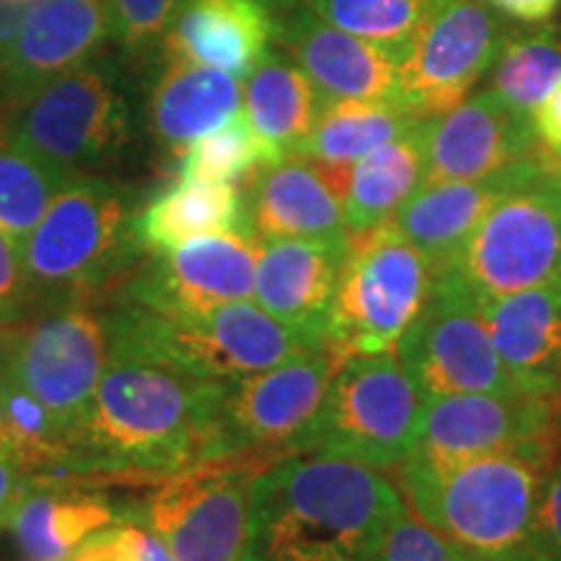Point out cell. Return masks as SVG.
Listing matches in <instances>:
<instances>
[{"mask_svg": "<svg viewBox=\"0 0 561 561\" xmlns=\"http://www.w3.org/2000/svg\"><path fill=\"white\" fill-rule=\"evenodd\" d=\"M136 553H138V561H174L172 551L167 549L164 541H161L157 533L144 528L140 523H136Z\"/></svg>", "mask_w": 561, "mask_h": 561, "instance_id": "44", "label": "cell"}, {"mask_svg": "<svg viewBox=\"0 0 561 561\" xmlns=\"http://www.w3.org/2000/svg\"><path fill=\"white\" fill-rule=\"evenodd\" d=\"M151 255L128 291V305L140 310L201 314L255 291L257 240L248 231L193 237Z\"/></svg>", "mask_w": 561, "mask_h": 561, "instance_id": "15", "label": "cell"}, {"mask_svg": "<svg viewBox=\"0 0 561 561\" xmlns=\"http://www.w3.org/2000/svg\"><path fill=\"white\" fill-rule=\"evenodd\" d=\"M276 161L252 130L248 115L240 110L221 128L195 144L180 157L178 178L206 180V182H234L250 178L261 164Z\"/></svg>", "mask_w": 561, "mask_h": 561, "instance_id": "34", "label": "cell"}, {"mask_svg": "<svg viewBox=\"0 0 561 561\" xmlns=\"http://www.w3.org/2000/svg\"><path fill=\"white\" fill-rule=\"evenodd\" d=\"M76 174L55 161L0 144V229L21 248Z\"/></svg>", "mask_w": 561, "mask_h": 561, "instance_id": "33", "label": "cell"}, {"mask_svg": "<svg viewBox=\"0 0 561 561\" xmlns=\"http://www.w3.org/2000/svg\"><path fill=\"white\" fill-rule=\"evenodd\" d=\"M121 520L115 504L73 483L34 481L13 507V541L30 561H68L91 536Z\"/></svg>", "mask_w": 561, "mask_h": 561, "instance_id": "26", "label": "cell"}, {"mask_svg": "<svg viewBox=\"0 0 561 561\" xmlns=\"http://www.w3.org/2000/svg\"><path fill=\"white\" fill-rule=\"evenodd\" d=\"M541 159L546 172H549L553 180L561 182V146H549L541 140Z\"/></svg>", "mask_w": 561, "mask_h": 561, "instance_id": "46", "label": "cell"}, {"mask_svg": "<svg viewBox=\"0 0 561 561\" xmlns=\"http://www.w3.org/2000/svg\"><path fill=\"white\" fill-rule=\"evenodd\" d=\"M561 81V32L538 26L510 32L494 62L491 91L523 115H533Z\"/></svg>", "mask_w": 561, "mask_h": 561, "instance_id": "32", "label": "cell"}, {"mask_svg": "<svg viewBox=\"0 0 561 561\" xmlns=\"http://www.w3.org/2000/svg\"><path fill=\"white\" fill-rule=\"evenodd\" d=\"M32 479L21 471V466L9 453L0 450V530L9 525V517L21 496L32 489Z\"/></svg>", "mask_w": 561, "mask_h": 561, "instance_id": "40", "label": "cell"}, {"mask_svg": "<svg viewBox=\"0 0 561 561\" xmlns=\"http://www.w3.org/2000/svg\"><path fill=\"white\" fill-rule=\"evenodd\" d=\"M34 5V0H0V45L9 47L16 39Z\"/></svg>", "mask_w": 561, "mask_h": 561, "instance_id": "43", "label": "cell"}, {"mask_svg": "<svg viewBox=\"0 0 561 561\" xmlns=\"http://www.w3.org/2000/svg\"><path fill=\"white\" fill-rule=\"evenodd\" d=\"M351 167L320 164L286 153L261 164L242 193V231L268 240H339L346 237Z\"/></svg>", "mask_w": 561, "mask_h": 561, "instance_id": "16", "label": "cell"}, {"mask_svg": "<svg viewBox=\"0 0 561 561\" xmlns=\"http://www.w3.org/2000/svg\"><path fill=\"white\" fill-rule=\"evenodd\" d=\"M110 34L107 0H39L9 45V94L89 62Z\"/></svg>", "mask_w": 561, "mask_h": 561, "instance_id": "24", "label": "cell"}, {"mask_svg": "<svg viewBox=\"0 0 561 561\" xmlns=\"http://www.w3.org/2000/svg\"><path fill=\"white\" fill-rule=\"evenodd\" d=\"M559 460L551 434L473 458L401 462L411 510L466 561H512L533 551V520L546 473Z\"/></svg>", "mask_w": 561, "mask_h": 561, "instance_id": "3", "label": "cell"}, {"mask_svg": "<svg viewBox=\"0 0 561 561\" xmlns=\"http://www.w3.org/2000/svg\"><path fill=\"white\" fill-rule=\"evenodd\" d=\"M434 280L430 261L392 221L348 231L328 341L343 356L396 351Z\"/></svg>", "mask_w": 561, "mask_h": 561, "instance_id": "10", "label": "cell"}, {"mask_svg": "<svg viewBox=\"0 0 561 561\" xmlns=\"http://www.w3.org/2000/svg\"><path fill=\"white\" fill-rule=\"evenodd\" d=\"M322 110V96L297 62L265 53L244 83V115L273 159L294 153Z\"/></svg>", "mask_w": 561, "mask_h": 561, "instance_id": "27", "label": "cell"}, {"mask_svg": "<svg viewBox=\"0 0 561 561\" xmlns=\"http://www.w3.org/2000/svg\"><path fill=\"white\" fill-rule=\"evenodd\" d=\"M483 318L517 388L549 401L561 385V280L483 301Z\"/></svg>", "mask_w": 561, "mask_h": 561, "instance_id": "23", "label": "cell"}, {"mask_svg": "<svg viewBox=\"0 0 561 561\" xmlns=\"http://www.w3.org/2000/svg\"><path fill=\"white\" fill-rule=\"evenodd\" d=\"M424 123L351 164L346 201V234L392 221L405 201L424 185Z\"/></svg>", "mask_w": 561, "mask_h": 561, "instance_id": "28", "label": "cell"}, {"mask_svg": "<svg viewBox=\"0 0 561 561\" xmlns=\"http://www.w3.org/2000/svg\"><path fill=\"white\" fill-rule=\"evenodd\" d=\"M5 70H9V47L0 45V81H5Z\"/></svg>", "mask_w": 561, "mask_h": 561, "instance_id": "48", "label": "cell"}, {"mask_svg": "<svg viewBox=\"0 0 561 561\" xmlns=\"http://www.w3.org/2000/svg\"><path fill=\"white\" fill-rule=\"evenodd\" d=\"M538 140L533 115L507 107L491 89L481 91L424 121V182L491 178L530 153Z\"/></svg>", "mask_w": 561, "mask_h": 561, "instance_id": "19", "label": "cell"}, {"mask_svg": "<svg viewBox=\"0 0 561 561\" xmlns=\"http://www.w3.org/2000/svg\"><path fill=\"white\" fill-rule=\"evenodd\" d=\"M68 561H138L136 523L117 520L96 536H91Z\"/></svg>", "mask_w": 561, "mask_h": 561, "instance_id": "39", "label": "cell"}, {"mask_svg": "<svg viewBox=\"0 0 561 561\" xmlns=\"http://www.w3.org/2000/svg\"><path fill=\"white\" fill-rule=\"evenodd\" d=\"M549 437V401L528 392H466L426 401L409 458L450 462Z\"/></svg>", "mask_w": 561, "mask_h": 561, "instance_id": "17", "label": "cell"}, {"mask_svg": "<svg viewBox=\"0 0 561 561\" xmlns=\"http://www.w3.org/2000/svg\"><path fill=\"white\" fill-rule=\"evenodd\" d=\"M367 561H466L437 530H432L409 502L385 523Z\"/></svg>", "mask_w": 561, "mask_h": 561, "instance_id": "35", "label": "cell"}, {"mask_svg": "<svg viewBox=\"0 0 561 561\" xmlns=\"http://www.w3.org/2000/svg\"><path fill=\"white\" fill-rule=\"evenodd\" d=\"M273 37L271 0H182L161 50L170 60L221 68L248 79Z\"/></svg>", "mask_w": 561, "mask_h": 561, "instance_id": "22", "label": "cell"}, {"mask_svg": "<svg viewBox=\"0 0 561 561\" xmlns=\"http://www.w3.org/2000/svg\"><path fill=\"white\" fill-rule=\"evenodd\" d=\"M343 359L348 356L333 343H322L278 367L216 385L206 462H273L294 455Z\"/></svg>", "mask_w": 561, "mask_h": 561, "instance_id": "8", "label": "cell"}, {"mask_svg": "<svg viewBox=\"0 0 561 561\" xmlns=\"http://www.w3.org/2000/svg\"><path fill=\"white\" fill-rule=\"evenodd\" d=\"M110 359L76 434L73 473H180L206 462L219 382L193 377L110 318Z\"/></svg>", "mask_w": 561, "mask_h": 561, "instance_id": "1", "label": "cell"}, {"mask_svg": "<svg viewBox=\"0 0 561 561\" xmlns=\"http://www.w3.org/2000/svg\"><path fill=\"white\" fill-rule=\"evenodd\" d=\"M541 172L543 161L541 140H538L530 153L491 178L424 182L392 216V227L430 261L439 276V273L455 268L468 240L491 206Z\"/></svg>", "mask_w": 561, "mask_h": 561, "instance_id": "18", "label": "cell"}, {"mask_svg": "<svg viewBox=\"0 0 561 561\" xmlns=\"http://www.w3.org/2000/svg\"><path fill=\"white\" fill-rule=\"evenodd\" d=\"M110 314L87 301L34 310L0 331V375L39 401L73 437L110 359Z\"/></svg>", "mask_w": 561, "mask_h": 561, "instance_id": "9", "label": "cell"}, {"mask_svg": "<svg viewBox=\"0 0 561 561\" xmlns=\"http://www.w3.org/2000/svg\"><path fill=\"white\" fill-rule=\"evenodd\" d=\"M450 271L481 301L561 280V182L543 167L496 201Z\"/></svg>", "mask_w": 561, "mask_h": 561, "instance_id": "12", "label": "cell"}, {"mask_svg": "<svg viewBox=\"0 0 561 561\" xmlns=\"http://www.w3.org/2000/svg\"><path fill=\"white\" fill-rule=\"evenodd\" d=\"M486 3L504 19L523 21V24H543L561 9V0H486Z\"/></svg>", "mask_w": 561, "mask_h": 561, "instance_id": "41", "label": "cell"}, {"mask_svg": "<svg viewBox=\"0 0 561 561\" xmlns=\"http://www.w3.org/2000/svg\"><path fill=\"white\" fill-rule=\"evenodd\" d=\"M240 104L242 83L229 70L170 60L149 96L151 136L180 159L195 140L229 123Z\"/></svg>", "mask_w": 561, "mask_h": 561, "instance_id": "25", "label": "cell"}, {"mask_svg": "<svg viewBox=\"0 0 561 561\" xmlns=\"http://www.w3.org/2000/svg\"><path fill=\"white\" fill-rule=\"evenodd\" d=\"M322 21L388 50L398 66L450 0H297Z\"/></svg>", "mask_w": 561, "mask_h": 561, "instance_id": "31", "label": "cell"}, {"mask_svg": "<svg viewBox=\"0 0 561 561\" xmlns=\"http://www.w3.org/2000/svg\"><path fill=\"white\" fill-rule=\"evenodd\" d=\"M512 561H561V557H551V553H541V551H528Z\"/></svg>", "mask_w": 561, "mask_h": 561, "instance_id": "47", "label": "cell"}, {"mask_svg": "<svg viewBox=\"0 0 561 561\" xmlns=\"http://www.w3.org/2000/svg\"><path fill=\"white\" fill-rule=\"evenodd\" d=\"M121 331L206 382H237L322 343L273 318L255 299L229 301L201 314H157L123 307L110 314Z\"/></svg>", "mask_w": 561, "mask_h": 561, "instance_id": "7", "label": "cell"}, {"mask_svg": "<svg viewBox=\"0 0 561 561\" xmlns=\"http://www.w3.org/2000/svg\"><path fill=\"white\" fill-rule=\"evenodd\" d=\"M276 37L310 76L322 104L333 100H401L398 62L388 50L328 24L305 5L297 3L291 13L276 19Z\"/></svg>", "mask_w": 561, "mask_h": 561, "instance_id": "21", "label": "cell"}, {"mask_svg": "<svg viewBox=\"0 0 561 561\" xmlns=\"http://www.w3.org/2000/svg\"><path fill=\"white\" fill-rule=\"evenodd\" d=\"M130 136L121 79L102 62H83L0 104V144L73 172L117 159Z\"/></svg>", "mask_w": 561, "mask_h": 561, "instance_id": "5", "label": "cell"}, {"mask_svg": "<svg viewBox=\"0 0 561 561\" xmlns=\"http://www.w3.org/2000/svg\"><path fill=\"white\" fill-rule=\"evenodd\" d=\"M403 502L377 468L333 455H286L252 476L242 561H367Z\"/></svg>", "mask_w": 561, "mask_h": 561, "instance_id": "2", "label": "cell"}, {"mask_svg": "<svg viewBox=\"0 0 561 561\" xmlns=\"http://www.w3.org/2000/svg\"><path fill=\"white\" fill-rule=\"evenodd\" d=\"M136 193L123 182L79 172L47 208L30 240L21 244L34 310L60 301H83L107 289L136 261Z\"/></svg>", "mask_w": 561, "mask_h": 561, "instance_id": "4", "label": "cell"}, {"mask_svg": "<svg viewBox=\"0 0 561 561\" xmlns=\"http://www.w3.org/2000/svg\"><path fill=\"white\" fill-rule=\"evenodd\" d=\"M346 237L257 242L252 299L273 318L318 343L328 341Z\"/></svg>", "mask_w": 561, "mask_h": 561, "instance_id": "20", "label": "cell"}, {"mask_svg": "<svg viewBox=\"0 0 561 561\" xmlns=\"http://www.w3.org/2000/svg\"><path fill=\"white\" fill-rule=\"evenodd\" d=\"M242 231V193L234 182L178 178L138 210L144 250L157 252L219 231Z\"/></svg>", "mask_w": 561, "mask_h": 561, "instance_id": "29", "label": "cell"}, {"mask_svg": "<svg viewBox=\"0 0 561 561\" xmlns=\"http://www.w3.org/2000/svg\"><path fill=\"white\" fill-rule=\"evenodd\" d=\"M182 0H107L110 37L130 53L164 39Z\"/></svg>", "mask_w": 561, "mask_h": 561, "instance_id": "36", "label": "cell"}, {"mask_svg": "<svg viewBox=\"0 0 561 561\" xmlns=\"http://www.w3.org/2000/svg\"><path fill=\"white\" fill-rule=\"evenodd\" d=\"M533 123H536L538 138L549 146H561V81L551 91V96L541 107L533 112Z\"/></svg>", "mask_w": 561, "mask_h": 561, "instance_id": "42", "label": "cell"}, {"mask_svg": "<svg viewBox=\"0 0 561 561\" xmlns=\"http://www.w3.org/2000/svg\"><path fill=\"white\" fill-rule=\"evenodd\" d=\"M510 32L486 0H450L398 66V94L421 121L445 115L494 66Z\"/></svg>", "mask_w": 561, "mask_h": 561, "instance_id": "14", "label": "cell"}, {"mask_svg": "<svg viewBox=\"0 0 561 561\" xmlns=\"http://www.w3.org/2000/svg\"><path fill=\"white\" fill-rule=\"evenodd\" d=\"M424 123L401 100H333L322 104L307 138L294 149L320 164L351 167Z\"/></svg>", "mask_w": 561, "mask_h": 561, "instance_id": "30", "label": "cell"}, {"mask_svg": "<svg viewBox=\"0 0 561 561\" xmlns=\"http://www.w3.org/2000/svg\"><path fill=\"white\" fill-rule=\"evenodd\" d=\"M255 460H210L180 471L125 515L149 528L174 561H242L250 536Z\"/></svg>", "mask_w": 561, "mask_h": 561, "instance_id": "13", "label": "cell"}, {"mask_svg": "<svg viewBox=\"0 0 561 561\" xmlns=\"http://www.w3.org/2000/svg\"><path fill=\"white\" fill-rule=\"evenodd\" d=\"M32 312L34 297L21 261V248L0 229V331L30 318Z\"/></svg>", "mask_w": 561, "mask_h": 561, "instance_id": "37", "label": "cell"}, {"mask_svg": "<svg viewBox=\"0 0 561 561\" xmlns=\"http://www.w3.org/2000/svg\"><path fill=\"white\" fill-rule=\"evenodd\" d=\"M533 551L561 557V458L546 473L533 520Z\"/></svg>", "mask_w": 561, "mask_h": 561, "instance_id": "38", "label": "cell"}, {"mask_svg": "<svg viewBox=\"0 0 561 561\" xmlns=\"http://www.w3.org/2000/svg\"><path fill=\"white\" fill-rule=\"evenodd\" d=\"M424 405L396 351L354 354L335 369L294 455H333L377 471L401 466L419 439Z\"/></svg>", "mask_w": 561, "mask_h": 561, "instance_id": "6", "label": "cell"}, {"mask_svg": "<svg viewBox=\"0 0 561 561\" xmlns=\"http://www.w3.org/2000/svg\"><path fill=\"white\" fill-rule=\"evenodd\" d=\"M549 434L557 445L559 458H561V385L553 390V396L549 398Z\"/></svg>", "mask_w": 561, "mask_h": 561, "instance_id": "45", "label": "cell"}, {"mask_svg": "<svg viewBox=\"0 0 561 561\" xmlns=\"http://www.w3.org/2000/svg\"><path fill=\"white\" fill-rule=\"evenodd\" d=\"M396 354L424 401L466 392H523L496 354L483 301L455 271L434 280Z\"/></svg>", "mask_w": 561, "mask_h": 561, "instance_id": "11", "label": "cell"}]
</instances>
